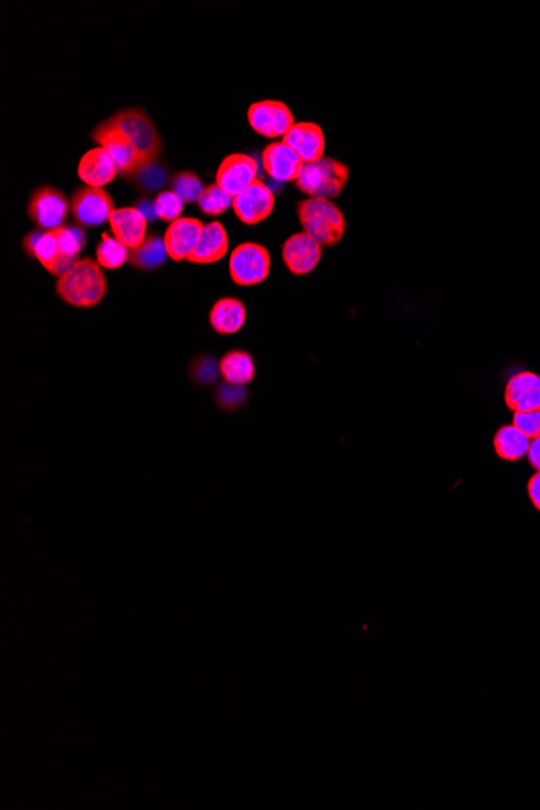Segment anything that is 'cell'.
<instances>
[{"label": "cell", "mask_w": 540, "mask_h": 810, "mask_svg": "<svg viewBox=\"0 0 540 810\" xmlns=\"http://www.w3.org/2000/svg\"><path fill=\"white\" fill-rule=\"evenodd\" d=\"M55 290L60 300L70 306L94 308L106 296V275L98 261L91 258L80 259L72 269L57 277Z\"/></svg>", "instance_id": "6da1fadb"}, {"label": "cell", "mask_w": 540, "mask_h": 810, "mask_svg": "<svg viewBox=\"0 0 540 810\" xmlns=\"http://www.w3.org/2000/svg\"><path fill=\"white\" fill-rule=\"evenodd\" d=\"M298 217L304 232L322 246H334L342 241L346 220L332 199L309 198L298 203Z\"/></svg>", "instance_id": "7a4b0ae2"}, {"label": "cell", "mask_w": 540, "mask_h": 810, "mask_svg": "<svg viewBox=\"0 0 540 810\" xmlns=\"http://www.w3.org/2000/svg\"><path fill=\"white\" fill-rule=\"evenodd\" d=\"M107 122L117 130L122 131L143 157L144 164H154L161 159L164 152L161 133L157 130L156 123L146 114V110L141 107H128V109L115 112Z\"/></svg>", "instance_id": "3957f363"}, {"label": "cell", "mask_w": 540, "mask_h": 810, "mask_svg": "<svg viewBox=\"0 0 540 810\" xmlns=\"http://www.w3.org/2000/svg\"><path fill=\"white\" fill-rule=\"evenodd\" d=\"M350 178V169L343 162L322 157L319 161L304 164L303 172L296 180L298 190L309 198L334 199L345 190Z\"/></svg>", "instance_id": "277c9868"}, {"label": "cell", "mask_w": 540, "mask_h": 810, "mask_svg": "<svg viewBox=\"0 0 540 810\" xmlns=\"http://www.w3.org/2000/svg\"><path fill=\"white\" fill-rule=\"evenodd\" d=\"M228 272L233 282L240 287H254L267 280L270 274V254L259 243H243L233 249L228 262Z\"/></svg>", "instance_id": "5b68a950"}, {"label": "cell", "mask_w": 540, "mask_h": 810, "mask_svg": "<svg viewBox=\"0 0 540 810\" xmlns=\"http://www.w3.org/2000/svg\"><path fill=\"white\" fill-rule=\"evenodd\" d=\"M89 136L94 143H98L101 148L109 152L117 165L120 177L131 178L146 165L140 152L135 148V144L131 143L122 131L112 127L107 120L99 123Z\"/></svg>", "instance_id": "8992f818"}, {"label": "cell", "mask_w": 540, "mask_h": 810, "mask_svg": "<svg viewBox=\"0 0 540 810\" xmlns=\"http://www.w3.org/2000/svg\"><path fill=\"white\" fill-rule=\"evenodd\" d=\"M70 209V201L54 186H41L31 193L28 216L41 230H55L64 225Z\"/></svg>", "instance_id": "52a82bcc"}, {"label": "cell", "mask_w": 540, "mask_h": 810, "mask_svg": "<svg viewBox=\"0 0 540 810\" xmlns=\"http://www.w3.org/2000/svg\"><path fill=\"white\" fill-rule=\"evenodd\" d=\"M70 209L76 224L81 227H99L109 222L115 211L114 199L104 188L83 186L70 199Z\"/></svg>", "instance_id": "ba28073f"}, {"label": "cell", "mask_w": 540, "mask_h": 810, "mask_svg": "<svg viewBox=\"0 0 540 810\" xmlns=\"http://www.w3.org/2000/svg\"><path fill=\"white\" fill-rule=\"evenodd\" d=\"M23 249L30 258L43 264L44 269L49 274L60 277L68 269H72L75 264L67 261L60 251L59 240L55 235V230H41L36 228L33 232L26 233L22 241Z\"/></svg>", "instance_id": "9c48e42d"}, {"label": "cell", "mask_w": 540, "mask_h": 810, "mask_svg": "<svg viewBox=\"0 0 540 810\" xmlns=\"http://www.w3.org/2000/svg\"><path fill=\"white\" fill-rule=\"evenodd\" d=\"M248 122L266 138H283L296 123L290 107L280 101L254 102L248 110Z\"/></svg>", "instance_id": "30bf717a"}, {"label": "cell", "mask_w": 540, "mask_h": 810, "mask_svg": "<svg viewBox=\"0 0 540 810\" xmlns=\"http://www.w3.org/2000/svg\"><path fill=\"white\" fill-rule=\"evenodd\" d=\"M275 206L274 191L269 185L256 180L243 193L233 198L235 216L245 225H258L272 214Z\"/></svg>", "instance_id": "8fae6325"}, {"label": "cell", "mask_w": 540, "mask_h": 810, "mask_svg": "<svg viewBox=\"0 0 540 810\" xmlns=\"http://www.w3.org/2000/svg\"><path fill=\"white\" fill-rule=\"evenodd\" d=\"M258 173V162L254 161V157L248 154H230L217 169L216 183L225 193L235 198L258 180Z\"/></svg>", "instance_id": "7c38bea8"}, {"label": "cell", "mask_w": 540, "mask_h": 810, "mask_svg": "<svg viewBox=\"0 0 540 810\" xmlns=\"http://www.w3.org/2000/svg\"><path fill=\"white\" fill-rule=\"evenodd\" d=\"M282 258L293 275H308L322 259V245L309 233H295L282 246Z\"/></svg>", "instance_id": "4fadbf2b"}, {"label": "cell", "mask_w": 540, "mask_h": 810, "mask_svg": "<svg viewBox=\"0 0 540 810\" xmlns=\"http://www.w3.org/2000/svg\"><path fill=\"white\" fill-rule=\"evenodd\" d=\"M262 165L274 182H296L303 172L304 162L287 143L275 141L262 151Z\"/></svg>", "instance_id": "5bb4252c"}, {"label": "cell", "mask_w": 540, "mask_h": 810, "mask_svg": "<svg viewBox=\"0 0 540 810\" xmlns=\"http://www.w3.org/2000/svg\"><path fill=\"white\" fill-rule=\"evenodd\" d=\"M204 224L195 217H180L165 230L164 245L169 258L175 262L186 261L198 245Z\"/></svg>", "instance_id": "9a60e30c"}, {"label": "cell", "mask_w": 540, "mask_h": 810, "mask_svg": "<svg viewBox=\"0 0 540 810\" xmlns=\"http://www.w3.org/2000/svg\"><path fill=\"white\" fill-rule=\"evenodd\" d=\"M282 141L303 159L304 164L319 161L324 157V131L317 123L296 122L292 130L283 136Z\"/></svg>", "instance_id": "2e32d148"}, {"label": "cell", "mask_w": 540, "mask_h": 810, "mask_svg": "<svg viewBox=\"0 0 540 810\" xmlns=\"http://www.w3.org/2000/svg\"><path fill=\"white\" fill-rule=\"evenodd\" d=\"M110 230L128 249H135L148 237V220L136 207H120L110 214Z\"/></svg>", "instance_id": "e0dca14e"}, {"label": "cell", "mask_w": 540, "mask_h": 810, "mask_svg": "<svg viewBox=\"0 0 540 810\" xmlns=\"http://www.w3.org/2000/svg\"><path fill=\"white\" fill-rule=\"evenodd\" d=\"M228 253V233L220 222L204 224L203 233L199 237L198 245L186 261L199 266L216 264L224 259Z\"/></svg>", "instance_id": "ac0fdd59"}, {"label": "cell", "mask_w": 540, "mask_h": 810, "mask_svg": "<svg viewBox=\"0 0 540 810\" xmlns=\"http://www.w3.org/2000/svg\"><path fill=\"white\" fill-rule=\"evenodd\" d=\"M117 175H119V170H117L114 159L101 146L86 152L78 164V177L86 183V186L102 188V186L109 185Z\"/></svg>", "instance_id": "d6986e66"}, {"label": "cell", "mask_w": 540, "mask_h": 810, "mask_svg": "<svg viewBox=\"0 0 540 810\" xmlns=\"http://www.w3.org/2000/svg\"><path fill=\"white\" fill-rule=\"evenodd\" d=\"M209 322L217 334H237L246 324V306L237 298H220L212 306Z\"/></svg>", "instance_id": "ffe728a7"}, {"label": "cell", "mask_w": 540, "mask_h": 810, "mask_svg": "<svg viewBox=\"0 0 540 810\" xmlns=\"http://www.w3.org/2000/svg\"><path fill=\"white\" fill-rule=\"evenodd\" d=\"M220 376L227 384L245 387L256 376L253 356L248 351H228L220 359Z\"/></svg>", "instance_id": "44dd1931"}, {"label": "cell", "mask_w": 540, "mask_h": 810, "mask_svg": "<svg viewBox=\"0 0 540 810\" xmlns=\"http://www.w3.org/2000/svg\"><path fill=\"white\" fill-rule=\"evenodd\" d=\"M531 439L524 432L519 431L515 424H508L498 429L494 437V448L498 458L503 461L523 460L528 455Z\"/></svg>", "instance_id": "7402d4cb"}, {"label": "cell", "mask_w": 540, "mask_h": 810, "mask_svg": "<svg viewBox=\"0 0 540 810\" xmlns=\"http://www.w3.org/2000/svg\"><path fill=\"white\" fill-rule=\"evenodd\" d=\"M167 258H169V253L165 248L164 238L148 235L138 248L131 249L128 262L135 269L156 270L164 266Z\"/></svg>", "instance_id": "603a6c76"}, {"label": "cell", "mask_w": 540, "mask_h": 810, "mask_svg": "<svg viewBox=\"0 0 540 810\" xmlns=\"http://www.w3.org/2000/svg\"><path fill=\"white\" fill-rule=\"evenodd\" d=\"M136 190L143 191L144 195H151L154 191H161L170 183V169L161 161L144 165L130 178Z\"/></svg>", "instance_id": "cb8c5ba5"}, {"label": "cell", "mask_w": 540, "mask_h": 810, "mask_svg": "<svg viewBox=\"0 0 540 810\" xmlns=\"http://www.w3.org/2000/svg\"><path fill=\"white\" fill-rule=\"evenodd\" d=\"M130 251L119 238L102 233L101 243L96 248V261L101 264L102 269H120L130 261Z\"/></svg>", "instance_id": "d4e9b609"}, {"label": "cell", "mask_w": 540, "mask_h": 810, "mask_svg": "<svg viewBox=\"0 0 540 810\" xmlns=\"http://www.w3.org/2000/svg\"><path fill=\"white\" fill-rule=\"evenodd\" d=\"M55 235L59 240L60 251L64 254V258L72 264L80 261V254L86 243L85 228L78 224L62 225L60 228H55Z\"/></svg>", "instance_id": "484cf974"}, {"label": "cell", "mask_w": 540, "mask_h": 810, "mask_svg": "<svg viewBox=\"0 0 540 810\" xmlns=\"http://www.w3.org/2000/svg\"><path fill=\"white\" fill-rule=\"evenodd\" d=\"M540 390V376L536 372L521 371L508 380L505 387V403L511 411L515 410L516 403L526 395V393Z\"/></svg>", "instance_id": "4316f807"}, {"label": "cell", "mask_w": 540, "mask_h": 810, "mask_svg": "<svg viewBox=\"0 0 540 810\" xmlns=\"http://www.w3.org/2000/svg\"><path fill=\"white\" fill-rule=\"evenodd\" d=\"M170 188L175 191L185 203H198V199L203 195L206 186L201 182V178L195 172L182 170L175 173L170 180Z\"/></svg>", "instance_id": "83f0119b"}, {"label": "cell", "mask_w": 540, "mask_h": 810, "mask_svg": "<svg viewBox=\"0 0 540 810\" xmlns=\"http://www.w3.org/2000/svg\"><path fill=\"white\" fill-rule=\"evenodd\" d=\"M198 206L207 216H222L233 206V198L217 183H212L204 188L203 195L198 199Z\"/></svg>", "instance_id": "f1b7e54d"}, {"label": "cell", "mask_w": 540, "mask_h": 810, "mask_svg": "<svg viewBox=\"0 0 540 810\" xmlns=\"http://www.w3.org/2000/svg\"><path fill=\"white\" fill-rule=\"evenodd\" d=\"M190 376L201 385L216 384L220 376V361L214 356L201 355L190 364Z\"/></svg>", "instance_id": "f546056e"}, {"label": "cell", "mask_w": 540, "mask_h": 810, "mask_svg": "<svg viewBox=\"0 0 540 810\" xmlns=\"http://www.w3.org/2000/svg\"><path fill=\"white\" fill-rule=\"evenodd\" d=\"M154 201H156V211L159 219L167 220L172 224V222L182 217L185 201L175 191H161Z\"/></svg>", "instance_id": "4dcf8cb0"}, {"label": "cell", "mask_w": 540, "mask_h": 810, "mask_svg": "<svg viewBox=\"0 0 540 810\" xmlns=\"http://www.w3.org/2000/svg\"><path fill=\"white\" fill-rule=\"evenodd\" d=\"M246 390L241 385L225 384L219 385L216 390V401L220 408L224 410H235L245 401Z\"/></svg>", "instance_id": "1f68e13d"}, {"label": "cell", "mask_w": 540, "mask_h": 810, "mask_svg": "<svg viewBox=\"0 0 540 810\" xmlns=\"http://www.w3.org/2000/svg\"><path fill=\"white\" fill-rule=\"evenodd\" d=\"M513 424L518 427L519 431L528 435L531 440L540 437V411L515 413V416H513Z\"/></svg>", "instance_id": "d6a6232c"}, {"label": "cell", "mask_w": 540, "mask_h": 810, "mask_svg": "<svg viewBox=\"0 0 540 810\" xmlns=\"http://www.w3.org/2000/svg\"><path fill=\"white\" fill-rule=\"evenodd\" d=\"M531 411H540V390L526 393V395L516 403L513 413H531Z\"/></svg>", "instance_id": "836d02e7"}, {"label": "cell", "mask_w": 540, "mask_h": 810, "mask_svg": "<svg viewBox=\"0 0 540 810\" xmlns=\"http://www.w3.org/2000/svg\"><path fill=\"white\" fill-rule=\"evenodd\" d=\"M138 211L146 217L148 222H156L159 220V216H157L156 211V201L154 199L149 198V196H143V198L136 199L135 206Z\"/></svg>", "instance_id": "e575fe53"}, {"label": "cell", "mask_w": 540, "mask_h": 810, "mask_svg": "<svg viewBox=\"0 0 540 810\" xmlns=\"http://www.w3.org/2000/svg\"><path fill=\"white\" fill-rule=\"evenodd\" d=\"M528 495L534 508L540 511V471H537V473L529 479Z\"/></svg>", "instance_id": "d590c367"}, {"label": "cell", "mask_w": 540, "mask_h": 810, "mask_svg": "<svg viewBox=\"0 0 540 810\" xmlns=\"http://www.w3.org/2000/svg\"><path fill=\"white\" fill-rule=\"evenodd\" d=\"M526 456H528L529 465L536 471H540V437L531 440L528 455Z\"/></svg>", "instance_id": "8d00e7d4"}]
</instances>
